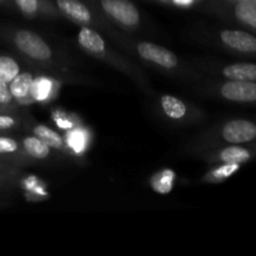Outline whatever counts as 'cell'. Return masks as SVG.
I'll use <instances>...</instances> for the list:
<instances>
[{"label":"cell","instance_id":"cell-16","mask_svg":"<svg viewBox=\"0 0 256 256\" xmlns=\"http://www.w3.org/2000/svg\"><path fill=\"white\" fill-rule=\"evenodd\" d=\"M19 74V65L9 56H0V82H10Z\"/></svg>","mask_w":256,"mask_h":256},{"label":"cell","instance_id":"cell-13","mask_svg":"<svg viewBox=\"0 0 256 256\" xmlns=\"http://www.w3.org/2000/svg\"><path fill=\"white\" fill-rule=\"evenodd\" d=\"M220 159L229 164H242L250 159V152L246 149L239 146H232L224 149L220 154Z\"/></svg>","mask_w":256,"mask_h":256},{"label":"cell","instance_id":"cell-17","mask_svg":"<svg viewBox=\"0 0 256 256\" xmlns=\"http://www.w3.org/2000/svg\"><path fill=\"white\" fill-rule=\"evenodd\" d=\"M34 134L36 135V138H39L40 140L45 142L46 145L52 148H62V136L59 134H56L55 132H52V129H49L48 126L44 125H39L34 129Z\"/></svg>","mask_w":256,"mask_h":256},{"label":"cell","instance_id":"cell-8","mask_svg":"<svg viewBox=\"0 0 256 256\" xmlns=\"http://www.w3.org/2000/svg\"><path fill=\"white\" fill-rule=\"evenodd\" d=\"M222 74L232 80H242V82H254L256 79V65L240 62L232 64L222 70Z\"/></svg>","mask_w":256,"mask_h":256},{"label":"cell","instance_id":"cell-9","mask_svg":"<svg viewBox=\"0 0 256 256\" xmlns=\"http://www.w3.org/2000/svg\"><path fill=\"white\" fill-rule=\"evenodd\" d=\"M79 42L82 48L92 52H102L105 49L104 40L98 32L89 28H82L79 32Z\"/></svg>","mask_w":256,"mask_h":256},{"label":"cell","instance_id":"cell-3","mask_svg":"<svg viewBox=\"0 0 256 256\" xmlns=\"http://www.w3.org/2000/svg\"><path fill=\"white\" fill-rule=\"evenodd\" d=\"M222 136L232 144L252 142L256 136V126L248 120H232L224 126Z\"/></svg>","mask_w":256,"mask_h":256},{"label":"cell","instance_id":"cell-6","mask_svg":"<svg viewBox=\"0 0 256 256\" xmlns=\"http://www.w3.org/2000/svg\"><path fill=\"white\" fill-rule=\"evenodd\" d=\"M222 42L242 52H256V39L252 34L239 30H225L220 34Z\"/></svg>","mask_w":256,"mask_h":256},{"label":"cell","instance_id":"cell-23","mask_svg":"<svg viewBox=\"0 0 256 256\" xmlns=\"http://www.w3.org/2000/svg\"><path fill=\"white\" fill-rule=\"evenodd\" d=\"M12 95L10 92L9 86H6V82H0V104H8L12 102Z\"/></svg>","mask_w":256,"mask_h":256},{"label":"cell","instance_id":"cell-22","mask_svg":"<svg viewBox=\"0 0 256 256\" xmlns=\"http://www.w3.org/2000/svg\"><path fill=\"white\" fill-rule=\"evenodd\" d=\"M18 149V144L15 140L10 138H2L0 136V154L2 152H12Z\"/></svg>","mask_w":256,"mask_h":256},{"label":"cell","instance_id":"cell-26","mask_svg":"<svg viewBox=\"0 0 256 256\" xmlns=\"http://www.w3.org/2000/svg\"><path fill=\"white\" fill-rule=\"evenodd\" d=\"M236 2H256V0H236Z\"/></svg>","mask_w":256,"mask_h":256},{"label":"cell","instance_id":"cell-19","mask_svg":"<svg viewBox=\"0 0 256 256\" xmlns=\"http://www.w3.org/2000/svg\"><path fill=\"white\" fill-rule=\"evenodd\" d=\"M238 170H239V164H229V162H225L222 166L218 168V169L209 172L206 175V180H209V182H222V180L229 178L230 175H232Z\"/></svg>","mask_w":256,"mask_h":256},{"label":"cell","instance_id":"cell-14","mask_svg":"<svg viewBox=\"0 0 256 256\" xmlns=\"http://www.w3.org/2000/svg\"><path fill=\"white\" fill-rule=\"evenodd\" d=\"M24 146L25 150L32 156L36 158V159H44V158H46L49 155V145L45 144L39 138H26L24 140Z\"/></svg>","mask_w":256,"mask_h":256},{"label":"cell","instance_id":"cell-18","mask_svg":"<svg viewBox=\"0 0 256 256\" xmlns=\"http://www.w3.org/2000/svg\"><path fill=\"white\" fill-rule=\"evenodd\" d=\"M52 92V82L45 78H39L36 80H32L30 92L36 100H44L49 96Z\"/></svg>","mask_w":256,"mask_h":256},{"label":"cell","instance_id":"cell-7","mask_svg":"<svg viewBox=\"0 0 256 256\" xmlns=\"http://www.w3.org/2000/svg\"><path fill=\"white\" fill-rule=\"evenodd\" d=\"M56 2L59 9L74 22L88 24L92 20L90 12L79 0H56Z\"/></svg>","mask_w":256,"mask_h":256},{"label":"cell","instance_id":"cell-21","mask_svg":"<svg viewBox=\"0 0 256 256\" xmlns=\"http://www.w3.org/2000/svg\"><path fill=\"white\" fill-rule=\"evenodd\" d=\"M15 2L25 14H34L38 10V0H15Z\"/></svg>","mask_w":256,"mask_h":256},{"label":"cell","instance_id":"cell-4","mask_svg":"<svg viewBox=\"0 0 256 256\" xmlns=\"http://www.w3.org/2000/svg\"><path fill=\"white\" fill-rule=\"evenodd\" d=\"M222 95L232 102H255L256 85L252 82L232 80L222 85Z\"/></svg>","mask_w":256,"mask_h":256},{"label":"cell","instance_id":"cell-5","mask_svg":"<svg viewBox=\"0 0 256 256\" xmlns=\"http://www.w3.org/2000/svg\"><path fill=\"white\" fill-rule=\"evenodd\" d=\"M138 52H139V54L144 59L156 62V64L162 65V66L174 68L178 64V59L175 56V54H172L170 50L159 46L156 44L140 42L139 46H138Z\"/></svg>","mask_w":256,"mask_h":256},{"label":"cell","instance_id":"cell-20","mask_svg":"<svg viewBox=\"0 0 256 256\" xmlns=\"http://www.w3.org/2000/svg\"><path fill=\"white\" fill-rule=\"evenodd\" d=\"M85 140H86V138H85L84 132H82V130H75V132H70L69 134L68 142H69V145L75 150V152H80L84 150Z\"/></svg>","mask_w":256,"mask_h":256},{"label":"cell","instance_id":"cell-2","mask_svg":"<svg viewBox=\"0 0 256 256\" xmlns=\"http://www.w3.org/2000/svg\"><path fill=\"white\" fill-rule=\"evenodd\" d=\"M102 9L114 19L128 26H134L139 22V12L129 0H102Z\"/></svg>","mask_w":256,"mask_h":256},{"label":"cell","instance_id":"cell-24","mask_svg":"<svg viewBox=\"0 0 256 256\" xmlns=\"http://www.w3.org/2000/svg\"><path fill=\"white\" fill-rule=\"evenodd\" d=\"M15 122L12 118L0 115V129H8V128H12Z\"/></svg>","mask_w":256,"mask_h":256},{"label":"cell","instance_id":"cell-10","mask_svg":"<svg viewBox=\"0 0 256 256\" xmlns=\"http://www.w3.org/2000/svg\"><path fill=\"white\" fill-rule=\"evenodd\" d=\"M175 174L172 170H162V172H156L150 180L152 188L154 192H160V194H168L172 192V182H174Z\"/></svg>","mask_w":256,"mask_h":256},{"label":"cell","instance_id":"cell-1","mask_svg":"<svg viewBox=\"0 0 256 256\" xmlns=\"http://www.w3.org/2000/svg\"><path fill=\"white\" fill-rule=\"evenodd\" d=\"M16 46L29 56L39 60H46L52 56V50L44 42V40L35 32L22 30L15 36Z\"/></svg>","mask_w":256,"mask_h":256},{"label":"cell","instance_id":"cell-12","mask_svg":"<svg viewBox=\"0 0 256 256\" xmlns=\"http://www.w3.org/2000/svg\"><path fill=\"white\" fill-rule=\"evenodd\" d=\"M162 106L168 116L172 119H180L186 112V106L184 102L172 95H164L162 98Z\"/></svg>","mask_w":256,"mask_h":256},{"label":"cell","instance_id":"cell-25","mask_svg":"<svg viewBox=\"0 0 256 256\" xmlns=\"http://www.w3.org/2000/svg\"><path fill=\"white\" fill-rule=\"evenodd\" d=\"M174 2L178 5H190L192 0H174Z\"/></svg>","mask_w":256,"mask_h":256},{"label":"cell","instance_id":"cell-15","mask_svg":"<svg viewBox=\"0 0 256 256\" xmlns=\"http://www.w3.org/2000/svg\"><path fill=\"white\" fill-rule=\"evenodd\" d=\"M256 2H239L235 8V14L238 19L249 24L252 28L256 26Z\"/></svg>","mask_w":256,"mask_h":256},{"label":"cell","instance_id":"cell-11","mask_svg":"<svg viewBox=\"0 0 256 256\" xmlns=\"http://www.w3.org/2000/svg\"><path fill=\"white\" fill-rule=\"evenodd\" d=\"M9 89L12 96L18 98V99H22L26 96L30 92V86L32 82V75L29 72H24V74H18L14 79L12 80Z\"/></svg>","mask_w":256,"mask_h":256}]
</instances>
